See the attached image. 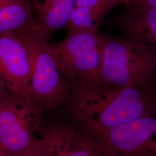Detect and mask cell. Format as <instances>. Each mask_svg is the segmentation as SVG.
I'll return each mask as SVG.
<instances>
[{
  "label": "cell",
  "mask_w": 156,
  "mask_h": 156,
  "mask_svg": "<svg viewBox=\"0 0 156 156\" xmlns=\"http://www.w3.org/2000/svg\"><path fill=\"white\" fill-rule=\"evenodd\" d=\"M156 69V54L142 43L103 37L102 62L96 82L109 87L142 88Z\"/></svg>",
  "instance_id": "7a4b0ae2"
},
{
  "label": "cell",
  "mask_w": 156,
  "mask_h": 156,
  "mask_svg": "<svg viewBox=\"0 0 156 156\" xmlns=\"http://www.w3.org/2000/svg\"><path fill=\"white\" fill-rule=\"evenodd\" d=\"M108 1H109V2L113 6L117 5L118 4H119V3L124 2V0H108Z\"/></svg>",
  "instance_id": "e0dca14e"
},
{
  "label": "cell",
  "mask_w": 156,
  "mask_h": 156,
  "mask_svg": "<svg viewBox=\"0 0 156 156\" xmlns=\"http://www.w3.org/2000/svg\"><path fill=\"white\" fill-rule=\"evenodd\" d=\"M75 6V0H32L35 23L47 35L65 28Z\"/></svg>",
  "instance_id": "9c48e42d"
},
{
  "label": "cell",
  "mask_w": 156,
  "mask_h": 156,
  "mask_svg": "<svg viewBox=\"0 0 156 156\" xmlns=\"http://www.w3.org/2000/svg\"><path fill=\"white\" fill-rule=\"evenodd\" d=\"M93 146L109 156H140L156 152V119L140 117L91 134Z\"/></svg>",
  "instance_id": "8992f818"
},
{
  "label": "cell",
  "mask_w": 156,
  "mask_h": 156,
  "mask_svg": "<svg viewBox=\"0 0 156 156\" xmlns=\"http://www.w3.org/2000/svg\"><path fill=\"white\" fill-rule=\"evenodd\" d=\"M35 24L32 0H0V34L21 32Z\"/></svg>",
  "instance_id": "30bf717a"
},
{
  "label": "cell",
  "mask_w": 156,
  "mask_h": 156,
  "mask_svg": "<svg viewBox=\"0 0 156 156\" xmlns=\"http://www.w3.org/2000/svg\"><path fill=\"white\" fill-rule=\"evenodd\" d=\"M140 156H156V152L154 153H147L145 154H143Z\"/></svg>",
  "instance_id": "d6986e66"
},
{
  "label": "cell",
  "mask_w": 156,
  "mask_h": 156,
  "mask_svg": "<svg viewBox=\"0 0 156 156\" xmlns=\"http://www.w3.org/2000/svg\"><path fill=\"white\" fill-rule=\"evenodd\" d=\"M95 149V148H94ZM93 156H108V155H106L105 154H104V153H101L100 151H97L96 149H95L94 152V154H93Z\"/></svg>",
  "instance_id": "ac0fdd59"
},
{
  "label": "cell",
  "mask_w": 156,
  "mask_h": 156,
  "mask_svg": "<svg viewBox=\"0 0 156 156\" xmlns=\"http://www.w3.org/2000/svg\"><path fill=\"white\" fill-rule=\"evenodd\" d=\"M133 0H124V3L126 4V5H128Z\"/></svg>",
  "instance_id": "ffe728a7"
},
{
  "label": "cell",
  "mask_w": 156,
  "mask_h": 156,
  "mask_svg": "<svg viewBox=\"0 0 156 156\" xmlns=\"http://www.w3.org/2000/svg\"><path fill=\"white\" fill-rule=\"evenodd\" d=\"M17 156H48L38 138L25 151Z\"/></svg>",
  "instance_id": "5bb4252c"
},
{
  "label": "cell",
  "mask_w": 156,
  "mask_h": 156,
  "mask_svg": "<svg viewBox=\"0 0 156 156\" xmlns=\"http://www.w3.org/2000/svg\"><path fill=\"white\" fill-rule=\"evenodd\" d=\"M8 91L6 89L5 86L2 79L0 78V104L5 98L6 95L8 94Z\"/></svg>",
  "instance_id": "2e32d148"
},
{
  "label": "cell",
  "mask_w": 156,
  "mask_h": 156,
  "mask_svg": "<svg viewBox=\"0 0 156 156\" xmlns=\"http://www.w3.org/2000/svg\"><path fill=\"white\" fill-rule=\"evenodd\" d=\"M125 25L131 39L142 43L156 55V8L132 11Z\"/></svg>",
  "instance_id": "8fae6325"
},
{
  "label": "cell",
  "mask_w": 156,
  "mask_h": 156,
  "mask_svg": "<svg viewBox=\"0 0 156 156\" xmlns=\"http://www.w3.org/2000/svg\"><path fill=\"white\" fill-rule=\"evenodd\" d=\"M0 78L8 92L31 101V61L19 32L0 34Z\"/></svg>",
  "instance_id": "52a82bcc"
},
{
  "label": "cell",
  "mask_w": 156,
  "mask_h": 156,
  "mask_svg": "<svg viewBox=\"0 0 156 156\" xmlns=\"http://www.w3.org/2000/svg\"><path fill=\"white\" fill-rule=\"evenodd\" d=\"M39 139L48 156H93L94 152L91 140L66 127L41 130Z\"/></svg>",
  "instance_id": "ba28073f"
},
{
  "label": "cell",
  "mask_w": 156,
  "mask_h": 156,
  "mask_svg": "<svg viewBox=\"0 0 156 156\" xmlns=\"http://www.w3.org/2000/svg\"><path fill=\"white\" fill-rule=\"evenodd\" d=\"M106 14L98 10L75 6L65 28L68 33L97 32L101 20Z\"/></svg>",
  "instance_id": "7c38bea8"
},
{
  "label": "cell",
  "mask_w": 156,
  "mask_h": 156,
  "mask_svg": "<svg viewBox=\"0 0 156 156\" xmlns=\"http://www.w3.org/2000/svg\"><path fill=\"white\" fill-rule=\"evenodd\" d=\"M103 37L97 32L68 33L48 47L62 76L77 82L97 80L102 57Z\"/></svg>",
  "instance_id": "5b68a950"
},
{
  "label": "cell",
  "mask_w": 156,
  "mask_h": 156,
  "mask_svg": "<svg viewBox=\"0 0 156 156\" xmlns=\"http://www.w3.org/2000/svg\"><path fill=\"white\" fill-rule=\"evenodd\" d=\"M70 108L91 134L151 115L152 104L140 87H109L84 81L78 82Z\"/></svg>",
  "instance_id": "6da1fadb"
},
{
  "label": "cell",
  "mask_w": 156,
  "mask_h": 156,
  "mask_svg": "<svg viewBox=\"0 0 156 156\" xmlns=\"http://www.w3.org/2000/svg\"><path fill=\"white\" fill-rule=\"evenodd\" d=\"M19 33L31 61V100L43 111L54 109L67 100L68 88L48 49L47 34L36 24Z\"/></svg>",
  "instance_id": "3957f363"
},
{
  "label": "cell",
  "mask_w": 156,
  "mask_h": 156,
  "mask_svg": "<svg viewBox=\"0 0 156 156\" xmlns=\"http://www.w3.org/2000/svg\"><path fill=\"white\" fill-rule=\"evenodd\" d=\"M44 111L27 98L8 93L0 104V149L17 156L35 142Z\"/></svg>",
  "instance_id": "277c9868"
},
{
  "label": "cell",
  "mask_w": 156,
  "mask_h": 156,
  "mask_svg": "<svg viewBox=\"0 0 156 156\" xmlns=\"http://www.w3.org/2000/svg\"><path fill=\"white\" fill-rule=\"evenodd\" d=\"M0 156H6L5 154L0 149Z\"/></svg>",
  "instance_id": "44dd1931"
},
{
  "label": "cell",
  "mask_w": 156,
  "mask_h": 156,
  "mask_svg": "<svg viewBox=\"0 0 156 156\" xmlns=\"http://www.w3.org/2000/svg\"><path fill=\"white\" fill-rule=\"evenodd\" d=\"M129 4L133 6V11L156 8V0H133Z\"/></svg>",
  "instance_id": "9a60e30c"
},
{
  "label": "cell",
  "mask_w": 156,
  "mask_h": 156,
  "mask_svg": "<svg viewBox=\"0 0 156 156\" xmlns=\"http://www.w3.org/2000/svg\"><path fill=\"white\" fill-rule=\"evenodd\" d=\"M75 5L100 11L105 13L113 7L108 0H75Z\"/></svg>",
  "instance_id": "4fadbf2b"
}]
</instances>
